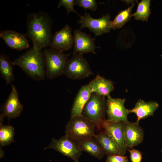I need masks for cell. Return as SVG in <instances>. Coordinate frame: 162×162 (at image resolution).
<instances>
[{
	"mask_svg": "<svg viewBox=\"0 0 162 162\" xmlns=\"http://www.w3.org/2000/svg\"><path fill=\"white\" fill-rule=\"evenodd\" d=\"M52 23L51 17L44 11L31 13L28 15L26 34L33 46L42 50L50 46L53 37Z\"/></svg>",
	"mask_w": 162,
	"mask_h": 162,
	"instance_id": "obj_1",
	"label": "cell"
},
{
	"mask_svg": "<svg viewBox=\"0 0 162 162\" xmlns=\"http://www.w3.org/2000/svg\"><path fill=\"white\" fill-rule=\"evenodd\" d=\"M42 50L32 46L14 59L13 64L18 66L32 79L36 81L44 80L46 76L45 66Z\"/></svg>",
	"mask_w": 162,
	"mask_h": 162,
	"instance_id": "obj_2",
	"label": "cell"
},
{
	"mask_svg": "<svg viewBox=\"0 0 162 162\" xmlns=\"http://www.w3.org/2000/svg\"><path fill=\"white\" fill-rule=\"evenodd\" d=\"M95 124L82 115L70 117L65 126V134L74 141L94 137Z\"/></svg>",
	"mask_w": 162,
	"mask_h": 162,
	"instance_id": "obj_3",
	"label": "cell"
},
{
	"mask_svg": "<svg viewBox=\"0 0 162 162\" xmlns=\"http://www.w3.org/2000/svg\"><path fill=\"white\" fill-rule=\"evenodd\" d=\"M106 109L105 97L92 92L83 109L82 115L93 122L100 130L102 122L106 119Z\"/></svg>",
	"mask_w": 162,
	"mask_h": 162,
	"instance_id": "obj_4",
	"label": "cell"
},
{
	"mask_svg": "<svg viewBox=\"0 0 162 162\" xmlns=\"http://www.w3.org/2000/svg\"><path fill=\"white\" fill-rule=\"evenodd\" d=\"M43 51L46 77L52 80L64 74L68 59L70 54L64 53L50 48L44 49Z\"/></svg>",
	"mask_w": 162,
	"mask_h": 162,
	"instance_id": "obj_5",
	"label": "cell"
},
{
	"mask_svg": "<svg viewBox=\"0 0 162 162\" xmlns=\"http://www.w3.org/2000/svg\"><path fill=\"white\" fill-rule=\"evenodd\" d=\"M83 55L79 53L68 60L64 72L67 78L73 80H81L93 74L88 61Z\"/></svg>",
	"mask_w": 162,
	"mask_h": 162,
	"instance_id": "obj_6",
	"label": "cell"
},
{
	"mask_svg": "<svg viewBox=\"0 0 162 162\" xmlns=\"http://www.w3.org/2000/svg\"><path fill=\"white\" fill-rule=\"evenodd\" d=\"M80 17L77 22L81 24L80 29L88 28L96 36L109 33L112 29V21L108 13L98 19L92 17L89 13H85L84 16H81Z\"/></svg>",
	"mask_w": 162,
	"mask_h": 162,
	"instance_id": "obj_7",
	"label": "cell"
},
{
	"mask_svg": "<svg viewBox=\"0 0 162 162\" xmlns=\"http://www.w3.org/2000/svg\"><path fill=\"white\" fill-rule=\"evenodd\" d=\"M52 148L63 155L70 158L75 162H79L82 153L76 142L66 134L59 139L52 138L49 145L44 149Z\"/></svg>",
	"mask_w": 162,
	"mask_h": 162,
	"instance_id": "obj_8",
	"label": "cell"
},
{
	"mask_svg": "<svg viewBox=\"0 0 162 162\" xmlns=\"http://www.w3.org/2000/svg\"><path fill=\"white\" fill-rule=\"evenodd\" d=\"M106 101V120L113 122L128 121L127 117L130 113L129 110L126 109L124 105L125 99L124 98H107Z\"/></svg>",
	"mask_w": 162,
	"mask_h": 162,
	"instance_id": "obj_9",
	"label": "cell"
},
{
	"mask_svg": "<svg viewBox=\"0 0 162 162\" xmlns=\"http://www.w3.org/2000/svg\"><path fill=\"white\" fill-rule=\"evenodd\" d=\"M124 123L122 122H111L105 119L102 122L101 126L107 135L114 142L124 155L128 148L125 143Z\"/></svg>",
	"mask_w": 162,
	"mask_h": 162,
	"instance_id": "obj_10",
	"label": "cell"
},
{
	"mask_svg": "<svg viewBox=\"0 0 162 162\" xmlns=\"http://www.w3.org/2000/svg\"><path fill=\"white\" fill-rule=\"evenodd\" d=\"M74 45L73 54L75 56L79 53L83 54L89 52L96 54L95 49L100 48L95 44V39L89 34L75 29L74 32Z\"/></svg>",
	"mask_w": 162,
	"mask_h": 162,
	"instance_id": "obj_11",
	"label": "cell"
},
{
	"mask_svg": "<svg viewBox=\"0 0 162 162\" xmlns=\"http://www.w3.org/2000/svg\"><path fill=\"white\" fill-rule=\"evenodd\" d=\"M74 44V36L70 26L65 25L53 36L50 48L61 52L70 50Z\"/></svg>",
	"mask_w": 162,
	"mask_h": 162,
	"instance_id": "obj_12",
	"label": "cell"
},
{
	"mask_svg": "<svg viewBox=\"0 0 162 162\" xmlns=\"http://www.w3.org/2000/svg\"><path fill=\"white\" fill-rule=\"evenodd\" d=\"M23 109V106L20 101L17 89L12 84L10 93L5 102L1 106L2 113L9 119L15 118L20 116Z\"/></svg>",
	"mask_w": 162,
	"mask_h": 162,
	"instance_id": "obj_13",
	"label": "cell"
},
{
	"mask_svg": "<svg viewBox=\"0 0 162 162\" xmlns=\"http://www.w3.org/2000/svg\"><path fill=\"white\" fill-rule=\"evenodd\" d=\"M124 130L125 144L128 149H132L143 141L144 133L139 123L129 121L124 122Z\"/></svg>",
	"mask_w": 162,
	"mask_h": 162,
	"instance_id": "obj_14",
	"label": "cell"
},
{
	"mask_svg": "<svg viewBox=\"0 0 162 162\" xmlns=\"http://www.w3.org/2000/svg\"><path fill=\"white\" fill-rule=\"evenodd\" d=\"M0 38L2 39L10 48L20 51L29 47L26 35L15 31L6 30L0 32Z\"/></svg>",
	"mask_w": 162,
	"mask_h": 162,
	"instance_id": "obj_15",
	"label": "cell"
},
{
	"mask_svg": "<svg viewBox=\"0 0 162 162\" xmlns=\"http://www.w3.org/2000/svg\"><path fill=\"white\" fill-rule=\"evenodd\" d=\"M93 92L88 83L83 85L78 92L73 102L71 110V117L81 116L83 109Z\"/></svg>",
	"mask_w": 162,
	"mask_h": 162,
	"instance_id": "obj_16",
	"label": "cell"
},
{
	"mask_svg": "<svg viewBox=\"0 0 162 162\" xmlns=\"http://www.w3.org/2000/svg\"><path fill=\"white\" fill-rule=\"evenodd\" d=\"M159 107L158 104L155 101L146 102L140 99L136 103L134 107L129 110V112L130 113H134L136 115L137 117L136 122L139 123L141 120L153 116Z\"/></svg>",
	"mask_w": 162,
	"mask_h": 162,
	"instance_id": "obj_17",
	"label": "cell"
},
{
	"mask_svg": "<svg viewBox=\"0 0 162 162\" xmlns=\"http://www.w3.org/2000/svg\"><path fill=\"white\" fill-rule=\"evenodd\" d=\"M75 142L82 152H86L99 160L103 159L105 155L101 146L94 137Z\"/></svg>",
	"mask_w": 162,
	"mask_h": 162,
	"instance_id": "obj_18",
	"label": "cell"
},
{
	"mask_svg": "<svg viewBox=\"0 0 162 162\" xmlns=\"http://www.w3.org/2000/svg\"><path fill=\"white\" fill-rule=\"evenodd\" d=\"M89 83L90 85L93 92L107 98L111 97L110 93L114 89L113 84L111 80L107 79L98 75Z\"/></svg>",
	"mask_w": 162,
	"mask_h": 162,
	"instance_id": "obj_19",
	"label": "cell"
},
{
	"mask_svg": "<svg viewBox=\"0 0 162 162\" xmlns=\"http://www.w3.org/2000/svg\"><path fill=\"white\" fill-rule=\"evenodd\" d=\"M94 137L99 143L105 154L107 156L112 155L124 156L116 144L108 136L104 130L95 134Z\"/></svg>",
	"mask_w": 162,
	"mask_h": 162,
	"instance_id": "obj_20",
	"label": "cell"
},
{
	"mask_svg": "<svg viewBox=\"0 0 162 162\" xmlns=\"http://www.w3.org/2000/svg\"><path fill=\"white\" fill-rule=\"evenodd\" d=\"M13 62L9 56L1 54L0 55V73L1 76L5 81L7 85L12 83L14 81L13 72L14 66Z\"/></svg>",
	"mask_w": 162,
	"mask_h": 162,
	"instance_id": "obj_21",
	"label": "cell"
},
{
	"mask_svg": "<svg viewBox=\"0 0 162 162\" xmlns=\"http://www.w3.org/2000/svg\"><path fill=\"white\" fill-rule=\"evenodd\" d=\"M5 116L1 113L0 115V147L6 146L14 142L15 134L14 129L11 125L3 124Z\"/></svg>",
	"mask_w": 162,
	"mask_h": 162,
	"instance_id": "obj_22",
	"label": "cell"
},
{
	"mask_svg": "<svg viewBox=\"0 0 162 162\" xmlns=\"http://www.w3.org/2000/svg\"><path fill=\"white\" fill-rule=\"evenodd\" d=\"M151 1L150 0H142L138 3L136 11L132 14V16H134L136 20L148 22L151 13L150 9Z\"/></svg>",
	"mask_w": 162,
	"mask_h": 162,
	"instance_id": "obj_23",
	"label": "cell"
},
{
	"mask_svg": "<svg viewBox=\"0 0 162 162\" xmlns=\"http://www.w3.org/2000/svg\"><path fill=\"white\" fill-rule=\"evenodd\" d=\"M134 4L128 8L121 11L112 21V29L116 30L122 27L130 20L132 17L131 11Z\"/></svg>",
	"mask_w": 162,
	"mask_h": 162,
	"instance_id": "obj_24",
	"label": "cell"
},
{
	"mask_svg": "<svg viewBox=\"0 0 162 162\" xmlns=\"http://www.w3.org/2000/svg\"><path fill=\"white\" fill-rule=\"evenodd\" d=\"M75 5L83 8L85 10L87 9L95 11L97 8V3L95 0H75Z\"/></svg>",
	"mask_w": 162,
	"mask_h": 162,
	"instance_id": "obj_25",
	"label": "cell"
},
{
	"mask_svg": "<svg viewBox=\"0 0 162 162\" xmlns=\"http://www.w3.org/2000/svg\"><path fill=\"white\" fill-rule=\"evenodd\" d=\"M75 0H60L58 4L57 8H59L61 6H63L67 10V14L70 12H74L81 16L79 14L74 10V8L75 5Z\"/></svg>",
	"mask_w": 162,
	"mask_h": 162,
	"instance_id": "obj_26",
	"label": "cell"
},
{
	"mask_svg": "<svg viewBox=\"0 0 162 162\" xmlns=\"http://www.w3.org/2000/svg\"><path fill=\"white\" fill-rule=\"evenodd\" d=\"M128 150L130 153L131 162H142V154L140 151L133 148L131 149H128Z\"/></svg>",
	"mask_w": 162,
	"mask_h": 162,
	"instance_id": "obj_27",
	"label": "cell"
},
{
	"mask_svg": "<svg viewBox=\"0 0 162 162\" xmlns=\"http://www.w3.org/2000/svg\"><path fill=\"white\" fill-rule=\"evenodd\" d=\"M129 160L127 156L112 155H107L106 162H128Z\"/></svg>",
	"mask_w": 162,
	"mask_h": 162,
	"instance_id": "obj_28",
	"label": "cell"
},
{
	"mask_svg": "<svg viewBox=\"0 0 162 162\" xmlns=\"http://www.w3.org/2000/svg\"><path fill=\"white\" fill-rule=\"evenodd\" d=\"M0 151V158L1 159L4 156V152L1 147Z\"/></svg>",
	"mask_w": 162,
	"mask_h": 162,
	"instance_id": "obj_29",
	"label": "cell"
},
{
	"mask_svg": "<svg viewBox=\"0 0 162 162\" xmlns=\"http://www.w3.org/2000/svg\"><path fill=\"white\" fill-rule=\"evenodd\" d=\"M161 152L162 153V150H161Z\"/></svg>",
	"mask_w": 162,
	"mask_h": 162,
	"instance_id": "obj_30",
	"label": "cell"
}]
</instances>
